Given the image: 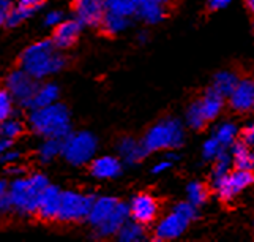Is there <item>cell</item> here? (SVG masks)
<instances>
[{"label":"cell","instance_id":"cell-1","mask_svg":"<svg viewBox=\"0 0 254 242\" xmlns=\"http://www.w3.org/2000/svg\"><path fill=\"white\" fill-rule=\"evenodd\" d=\"M65 57L57 51V46L49 40L30 45L21 56V68L35 80L54 75L65 67Z\"/></svg>","mask_w":254,"mask_h":242},{"label":"cell","instance_id":"cell-2","mask_svg":"<svg viewBox=\"0 0 254 242\" xmlns=\"http://www.w3.org/2000/svg\"><path fill=\"white\" fill-rule=\"evenodd\" d=\"M30 125L38 135L45 138H64L69 133L71 120L66 106L52 103L49 106L33 109L30 114Z\"/></svg>","mask_w":254,"mask_h":242},{"label":"cell","instance_id":"cell-3","mask_svg":"<svg viewBox=\"0 0 254 242\" xmlns=\"http://www.w3.org/2000/svg\"><path fill=\"white\" fill-rule=\"evenodd\" d=\"M46 185H49V182L43 174H33L27 179H16L8 190L13 207L24 214H37L38 195Z\"/></svg>","mask_w":254,"mask_h":242},{"label":"cell","instance_id":"cell-4","mask_svg":"<svg viewBox=\"0 0 254 242\" xmlns=\"http://www.w3.org/2000/svg\"><path fill=\"white\" fill-rule=\"evenodd\" d=\"M142 144L147 152L177 149L183 144V127L175 119L161 120L147 132Z\"/></svg>","mask_w":254,"mask_h":242},{"label":"cell","instance_id":"cell-5","mask_svg":"<svg viewBox=\"0 0 254 242\" xmlns=\"http://www.w3.org/2000/svg\"><path fill=\"white\" fill-rule=\"evenodd\" d=\"M96 138L89 132L68 133L62 140V155L71 165H85L96 152Z\"/></svg>","mask_w":254,"mask_h":242},{"label":"cell","instance_id":"cell-6","mask_svg":"<svg viewBox=\"0 0 254 242\" xmlns=\"http://www.w3.org/2000/svg\"><path fill=\"white\" fill-rule=\"evenodd\" d=\"M93 200L95 198L89 195H82L77 192H64L60 195L57 219L62 222H76L87 219Z\"/></svg>","mask_w":254,"mask_h":242},{"label":"cell","instance_id":"cell-7","mask_svg":"<svg viewBox=\"0 0 254 242\" xmlns=\"http://www.w3.org/2000/svg\"><path fill=\"white\" fill-rule=\"evenodd\" d=\"M254 184V171L253 169H234L213 185L220 200L227 203L235 195H239L243 188Z\"/></svg>","mask_w":254,"mask_h":242},{"label":"cell","instance_id":"cell-8","mask_svg":"<svg viewBox=\"0 0 254 242\" xmlns=\"http://www.w3.org/2000/svg\"><path fill=\"white\" fill-rule=\"evenodd\" d=\"M37 87L38 85H37V81H35V78L30 76L27 72H24L22 68L13 72L6 80V89L13 97V100L19 101L24 106H29Z\"/></svg>","mask_w":254,"mask_h":242},{"label":"cell","instance_id":"cell-9","mask_svg":"<svg viewBox=\"0 0 254 242\" xmlns=\"http://www.w3.org/2000/svg\"><path fill=\"white\" fill-rule=\"evenodd\" d=\"M73 8L76 21H79L81 25H89V27L100 25L104 13H106L103 0H76Z\"/></svg>","mask_w":254,"mask_h":242},{"label":"cell","instance_id":"cell-10","mask_svg":"<svg viewBox=\"0 0 254 242\" xmlns=\"http://www.w3.org/2000/svg\"><path fill=\"white\" fill-rule=\"evenodd\" d=\"M229 106L240 114L254 109V80H250V78L239 80L237 85L229 95Z\"/></svg>","mask_w":254,"mask_h":242},{"label":"cell","instance_id":"cell-11","mask_svg":"<svg viewBox=\"0 0 254 242\" xmlns=\"http://www.w3.org/2000/svg\"><path fill=\"white\" fill-rule=\"evenodd\" d=\"M129 209V217L134 222L141 223V225H147L152 223L158 214V203L153 196L147 195V193H141L133 198V201L128 206Z\"/></svg>","mask_w":254,"mask_h":242},{"label":"cell","instance_id":"cell-12","mask_svg":"<svg viewBox=\"0 0 254 242\" xmlns=\"http://www.w3.org/2000/svg\"><path fill=\"white\" fill-rule=\"evenodd\" d=\"M60 195L62 192L54 185H46L38 195V206L37 214L45 220L57 219L59 206H60Z\"/></svg>","mask_w":254,"mask_h":242},{"label":"cell","instance_id":"cell-13","mask_svg":"<svg viewBox=\"0 0 254 242\" xmlns=\"http://www.w3.org/2000/svg\"><path fill=\"white\" fill-rule=\"evenodd\" d=\"M129 217V209L125 203H117L116 209L111 212L109 217L104 220L100 227H96V236L98 238H109L112 235H117V231L124 227V223Z\"/></svg>","mask_w":254,"mask_h":242},{"label":"cell","instance_id":"cell-14","mask_svg":"<svg viewBox=\"0 0 254 242\" xmlns=\"http://www.w3.org/2000/svg\"><path fill=\"white\" fill-rule=\"evenodd\" d=\"M188 220H185L183 217H180L179 214H169L168 217H164L158 227L155 230V238L158 241H171L182 236V233L187 230L188 227Z\"/></svg>","mask_w":254,"mask_h":242},{"label":"cell","instance_id":"cell-15","mask_svg":"<svg viewBox=\"0 0 254 242\" xmlns=\"http://www.w3.org/2000/svg\"><path fill=\"white\" fill-rule=\"evenodd\" d=\"M79 33H81L79 21H76V19L74 21H62L59 25H56L52 43L60 49H66L74 45L76 40L79 38Z\"/></svg>","mask_w":254,"mask_h":242},{"label":"cell","instance_id":"cell-16","mask_svg":"<svg viewBox=\"0 0 254 242\" xmlns=\"http://www.w3.org/2000/svg\"><path fill=\"white\" fill-rule=\"evenodd\" d=\"M117 200L116 198H111V196H101L98 200H93L92 206H90V211L87 214V219H89L92 227H100V225L106 220L111 212L116 209L117 206Z\"/></svg>","mask_w":254,"mask_h":242},{"label":"cell","instance_id":"cell-17","mask_svg":"<svg viewBox=\"0 0 254 242\" xmlns=\"http://www.w3.org/2000/svg\"><path fill=\"white\" fill-rule=\"evenodd\" d=\"M117 152L125 163L128 165H134V163L141 161L145 155L148 154L144 148L142 143H137L134 138H122L120 143L117 144Z\"/></svg>","mask_w":254,"mask_h":242},{"label":"cell","instance_id":"cell-18","mask_svg":"<svg viewBox=\"0 0 254 242\" xmlns=\"http://www.w3.org/2000/svg\"><path fill=\"white\" fill-rule=\"evenodd\" d=\"M92 174L98 179H112L122 172V163L116 157H100L92 161Z\"/></svg>","mask_w":254,"mask_h":242},{"label":"cell","instance_id":"cell-19","mask_svg":"<svg viewBox=\"0 0 254 242\" xmlns=\"http://www.w3.org/2000/svg\"><path fill=\"white\" fill-rule=\"evenodd\" d=\"M223 103H224V97L221 93H218L213 87H210L204 93V97L200 98L199 105H200V109H202L204 117L207 119V122L208 120H213L220 114L223 109Z\"/></svg>","mask_w":254,"mask_h":242},{"label":"cell","instance_id":"cell-20","mask_svg":"<svg viewBox=\"0 0 254 242\" xmlns=\"http://www.w3.org/2000/svg\"><path fill=\"white\" fill-rule=\"evenodd\" d=\"M59 87L56 84H45L40 85L35 90L33 97L29 103V108L32 109H38V108H45L49 106L52 103H56L59 100Z\"/></svg>","mask_w":254,"mask_h":242},{"label":"cell","instance_id":"cell-21","mask_svg":"<svg viewBox=\"0 0 254 242\" xmlns=\"http://www.w3.org/2000/svg\"><path fill=\"white\" fill-rule=\"evenodd\" d=\"M134 14L148 24H156L164 18V5L156 0H141Z\"/></svg>","mask_w":254,"mask_h":242},{"label":"cell","instance_id":"cell-22","mask_svg":"<svg viewBox=\"0 0 254 242\" xmlns=\"http://www.w3.org/2000/svg\"><path fill=\"white\" fill-rule=\"evenodd\" d=\"M232 165L235 169H253V159L250 148L243 141L232 143Z\"/></svg>","mask_w":254,"mask_h":242},{"label":"cell","instance_id":"cell-23","mask_svg":"<svg viewBox=\"0 0 254 242\" xmlns=\"http://www.w3.org/2000/svg\"><path fill=\"white\" fill-rule=\"evenodd\" d=\"M128 18L124 14H119V13H112V11H106L103 16V21H101V27L103 30L109 33V35H116V33L125 30L128 27Z\"/></svg>","mask_w":254,"mask_h":242},{"label":"cell","instance_id":"cell-24","mask_svg":"<svg viewBox=\"0 0 254 242\" xmlns=\"http://www.w3.org/2000/svg\"><path fill=\"white\" fill-rule=\"evenodd\" d=\"M239 80H240V78L235 73H232V72H221V73H218L215 76L212 87L218 93H221L223 97H229L231 92L234 90V87L237 85Z\"/></svg>","mask_w":254,"mask_h":242},{"label":"cell","instance_id":"cell-25","mask_svg":"<svg viewBox=\"0 0 254 242\" xmlns=\"http://www.w3.org/2000/svg\"><path fill=\"white\" fill-rule=\"evenodd\" d=\"M139 2H141V0H103L106 11L124 14L127 18H129V16H133L136 13Z\"/></svg>","mask_w":254,"mask_h":242},{"label":"cell","instance_id":"cell-26","mask_svg":"<svg viewBox=\"0 0 254 242\" xmlns=\"http://www.w3.org/2000/svg\"><path fill=\"white\" fill-rule=\"evenodd\" d=\"M117 236H119V241L122 242H137L145 238V233L141 223L127 220L124 223V227L117 231Z\"/></svg>","mask_w":254,"mask_h":242},{"label":"cell","instance_id":"cell-27","mask_svg":"<svg viewBox=\"0 0 254 242\" xmlns=\"http://www.w3.org/2000/svg\"><path fill=\"white\" fill-rule=\"evenodd\" d=\"M215 165H213V171H212V180H213V185L216 182H220V180L229 172V168L232 165V159L231 155L224 152V149L216 155V157L213 159Z\"/></svg>","mask_w":254,"mask_h":242},{"label":"cell","instance_id":"cell-28","mask_svg":"<svg viewBox=\"0 0 254 242\" xmlns=\"http://www.w3.org/2000/svg\"><path fill=\"white\" fill-rule=\"evenodd\" d=\"M60 154H62V140L60 138H46V141L40 148V159L43 161L54 160Z\"/></svg>","mask_w":254,"mask_h":242},{"label":"cell","instance_id":"cell-29","mask_svg":"<svg viewBox=\"0 0 254 242\" xmlns=\"http://www.w3.org/2000/svg\"><path fill=\"white\" fill-rule=\"evenodd\" d=\"M33 11L35 10H32V8L22 6V5L17 3V6H13L10 10V13H8L5 25H8V27H17L21 22H24L27 18H30Z\"/></svg>","mask_w":254,"mask_h":242},{"label":"cell","instance_id":"cell-30","mask_svg":"<svg viewBox=\"0 0 254 242\" xmlns=\"http://www.w3.org/2000/svg\"><path fill=\"white\" fill-rule=\"evenodd\" d=\"M188 201L192 206H202L207 201V196H208V190L204 184L200 182H191L188 185Z\"/></svg>","mask_w":254,"mask_h":242},{"label":"cell","instance_id":"cell-31","mask_svg":"<svg viewBox=\"0 0 254 242\" xmlns=\"http://www.w3.org/2000/svg\"><path fill=\"white\" fill-rule=\"evenodd\" d=\"M187 122L191 128H194V130H199V128H202L205 124H207V119L204 117L202 114V109H200V105L199 101L192 103V105L188 108V112H187Z\"/></svg>","mask_w":254,"mask_h":242},{"label":"cell","instance_id":"cell-32","mask_svg":"<svg viewBox=\"0 0 254 242\" xmlns=\"http://www.w3.org/2000/svg\"><path fill=\"white\" fill-rule=\"evenodd\" d=\"M22 132V125L21 122L13 119H5L0 122V136L2 138H8V140H14L16 136H19Z\"/></svg>","mask_w":254,"mask_h":242},{"label":"cell","instance_id":"cell-33","mask_svg":"<svg viewBox=\"0 0 254 242\" xmlns=\"http://www.w3.org/2000/svg\"><path fill=\"white\" fill-rule=\"evenodd\" d=\"M235 136H237V128H235L232 124H226V125L220 127V130L216 132L215 138L223 148H227V146H231L235 141Z\"/></svg>","mask_w":254,"mask_h":242},{"label":"cell","instance_id":"cell-34","mask_svg":"<svg viewBox=\"0 0 254 242\" xmlns=\"http://www.w3.org/2000/svg\"><path fill=\"white\" fill-rule=\"evenodd\" d=\"M13 109V97L8 90H0V122L10 117Z\"/></svg>","mask_w":254,"mask_h":242},{"label":"cell","instance_id":"cell-35","mask_svg":"<svg viewBox=\"0 0 254 242\" xmlns=\"http://www.w3.org/2000/svg\"><path fill=\"white\" fill-rule=\"evenodd\" d=\"M174 212L179 214L180 217H183L185 220L191 222L192 219H196V206H192L190 201L187 203H179L174 207Z\"/></svg>","mask_w":254,"mask_h":242},{"label":"cell","instance_id":"cell-36","mask_svg":"<svg viewBox=\"0 0 254 242\" xmlns=\"http://www.w3.org/2000/svg\"><path fill=\"white\" fill-rule=\"evenodd\" d=\"M223 149H224V148H223V146H221L220 143H218L216 138H212V140H208V141L204 144V149H202V152H204V159H207V160H213Z\"/></svg>","mask_w":254,"mask_h":242},{"label":"cell","instance_id":"cell-37","mask_svg":"<svg viewBox=\"0 0 254 242\" xmlns=\"http://www.w3.org/2000/svg\"><path fill=\"white\" fill-rule=\"evenodd\" d=\"M240 141H243L248 148H254V124L243 128L240 133Z\"/></svg>","mask_w":254,"mask_h":242},{"label":"cell","instance_id":"cell-38","mask_svg":"<svg viewBox=\"0 0 254 242\" xmlns=\"http://www.w3.org/2000/svg\"><path fill=\"white\" fill-rule=\"evenodd\" d=\"M13 8V0H0V27L5 25L6 16Z\"/></svg>","mask_w":254,"mask_h":242},{"label":"cell","instance_id":"cell-39","mask_svg":"<svg viewBox=\"0 0 254 242\" xmlns=\"http://www.w3.org/2000/svg\"><path fill=\"white\" fill-rule=\"evenodd\" d=\"M62 21H64V14L60 11H49L45 18V24L49 25V27H56Z\"/></svg>","mask_w":254,"mask_h":242},{"label":"cell","instance_id":"cell-40","mask_svg":"<svg viewBox=\"0 0 254 242\" xmlns=\"http://www.w3.org/2000/svg\"><path fill=\"white\" fill-rule=\"evenodd\" d=\"M232 0H208V10L210 11H218L221 8L227 6Z\"/></svg>","mask_w":254,"mask_h":242},{"label":"cell","instance_id":"cell-41","mask_svg":"<svg viewBox=\"0 0 254 242\" xmlns=\"http://www.w3.org/2000/svg\"><path fill=\"white\" fill-rule=\"evenodd\" d=\"M11 207H13V204H11V200H10V195H8V192H5L3 195H0V212L10 211Z\"/></svg>","mask_w":254,"mask_h":242},{"label":"cell","instance_id":"cell-42","mask_svg":"<svg viewBox=\"0 0 254 242\" xmlns=\"http://www.w3.org/2000/svg\"><path fill=\"white\" fill-rule=\"evenodd\" d=\"M17 159H19V154L14 152V151H10V149H8L5 154L0 155V160H2L3 163H10V165H13Z\"/></svg>","mask_w":254,"mask_h":242},{"label":"cell","instance_id":"cell-43","mask_svg":"<svg viewBox=\"0 0 254 242\" xmlns=\"http://www.w3.org/2000/svg\"><path fill=\"white\" fill-rule=\"evenodd\" d=\"M45 2H46V0H17V3H19V5L32 8V10H37V8L41 6Z\"/></svg>","mask_w":254,"mask_h":242},{"label":"cell","instance_id":"cell-44","mask_svg":"<svg viewBox=\"0 0 254 242\" xmlns=\"http://www.w3.org/2000/svg\"><path fill=\"white\" fill-rule=\"evenodd\" d=\"M172 166V160H164V161H160V163H156V165L153 166V172L155 174H160V172H163V171H166V169H169Z\"/></svg>","mask_w":254,"mask_h":242},{"label":"cell","instance_id":"cell-45","mask_svg":"<svg viewBox=\"0 0 254 242\" xmlns=\"http://www.w3.org/2000/svg\"><path fill=\"white\" fill-rule=\"evenodd\" d=\"M8 149H11V140H8V138H2V136H0V155L5 154Z\"/></svg>","mask_w":254,"mask_h":242},{"label":"cell","instance_id":"cell-46","mask_svg":"<svg viewBox=\"0 0 254 242\" xmlns=\"http://www.w3.org/2000/svg\"><path fill=\"white\" fill-rule=\"evenodd\" d=\"M10 172H11V174L19 176V174H22V172H24V169H22V168H17V166H13V165H11V168H10Z\"/></svg>","mask_w":254,"mask_h":242},{"label":"cell","instance_id":"cell-47","mask_svg":"<svg viewBox=\"0 0 254 242\" xmlns=\"http://www.w3.org/2000/svg\"><path fill=\"white\" fill-rule=\"evenodd\" d=\"M245 5H247V8L251 13H254V0H245Z\"/></svg>","mask_w":254,"mask_h":242},{"label":"cell","instance_id":"cell-48","mask_svg":"<svg viewBox=\"0 0 254 242\" xmlns=\"http://www.w3.org/2000/svg\"><path fill=\"white\" fill-rule=\"evenodd\" d=\"M5 192H6V184L3 180H0V195H3Z\"/></svg>","mask_w":254,"mask_h":242},{"label":"cell","instance_id":"cell-49","mask_svg":"<svg viewBox=\"0 0 254 242\" xmlns=\"http://www.w3.org/2000/svg\"><path fill=\"white\" fill-rule=\"evenodd\" d=\"M156 2H160L161 5H168V3H172L175 0H156Z\"/></svg>","mask_w":254,"mask_h":242},{"label":"cell","instance_id":"cell-50","mask_svg":"<svg viewBox=\"0 0 254 242\" xmlns=\"http://www.w3.org/2000/svg\"><path fill=\"white\" fill-rule=\"evenodd\" d=\"M251 159H253V171H254V154H251Z\"/></svg>","mask_w":254,"mask_h":242}]
</instances>
